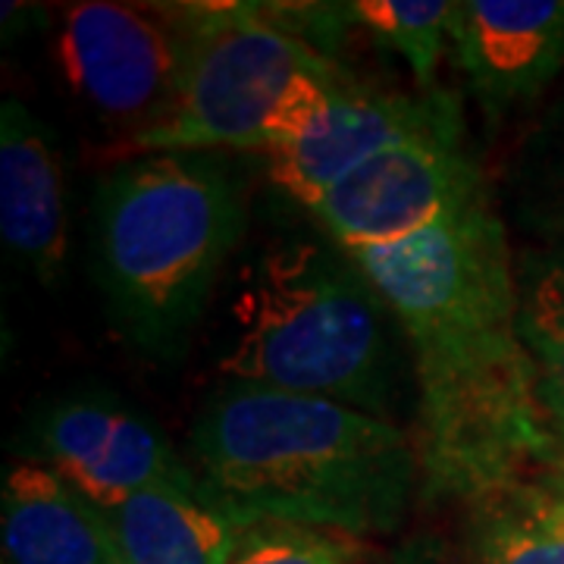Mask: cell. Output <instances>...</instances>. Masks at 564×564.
Returning a JSON list of instances; mask_svg holds the SVG:
<instances>
[{"label": "cell", "mask_w": 564, "mask_h": 564, "mask_svg": "<svg viewBox=\"0 0 564 564\" xmlns=\"http://www.w3.org/2000/svg\"><path fill=\"white\" fill-rule=\"evenodd\" d=\"M248 223L242 182L210 154L126 158L95 192L107 311L144 351L180 348Z\"/></svg>", "instance_id": "3"}, {"label": "cell", "mask_w": 564, "mask_h": 564, "mask_svg": "<svg viewBox=\"0 0 564 564\" xmlns=\"http://www.w3.org/2000/svg\"><path fill=\"white\" fill-rule=\"evenodd\" d=\"M464 139L467 129L458 117L386 148L336 182L311 217L348 254L399 248L458 220L492 202Z\"/></svg>", "instance_id": "6"}, {"label": "cell", "mask_w": 564, "mask_h": 564, "mask_svg": "<svg viewBox=\"0 0 564 564\" xmlns=\"http://www.w3.org/2000/svg\"><path fill=\"white\" fill-rule=\"evenodd\" d=\"M386 314L361 263L329 236L270 245L245 273L220 370L229 383L383 417L395 386Z\"/></svg>", "instance_id": "4"}, {"label": "cell", "mask_w": 564, "mask_h": 564, "mask_svg": "<svg viewBox=\"0 0 564 564\" xmlns=\"http://www.w3.org/2000/svg\"><path fill=\"white\" fill-rule=\"evenodd\" d=\"M180 13L185 61L176 101L158 126L113 144V161L214 151L263 154L267 120L285 88L333 61L273 7L180 3Z\"/></svg>", "instance_id": "5"}, {"label": "cell", "mask_w": 564, "mask_h": 564, "mask_svg": "<svg viewBox=\"0 0 564 564\" xmlns=\"http://www.w3.org/2000/svg\"><path fill=\"white\" fill-rule=\"evenodd\" d=\"M35 458L101 511L148 489H202L192 464L132 408L76 395L51 404L32 433Z\"/></svg>", "instance_id": "8"}, {"label": "cell", "mask_w": 564, "mask_h": 564, "mask_svg": "<svg viewBox=\"0 0 564 564\" xmlns=\"http://www.w3.org/2000/svg\"><path fill=\"white\" fill-rule=\"evenodd\" d=\"M188 448L207 499L242 527L285 521L367 540L402 524L421 486L417 443L399 423L261 386L214 392Z\"/></svg>", "instance_id": "2"}, {"label": "cell", "mask_w": 564, "mask_h": 564, "mask_svg": "<svg viewBox=\"0 0 564 564\" xmlns=\"http://www.w3.org/2000/svg\"><path fill=\"white\" fill-rule=\"evenodd\" d=\"M104 514L122 564H229L242 536L204 489H148Z\"/></svg>", "instance_id": "13"}, {"label": "cell", "mask_w": 564, "mask_h": 564, "mask_svg": "<svg viewBox=\"0 0 564 564\" xmlns=\"http://www.w3.org/2000/svg\"><path fill=\"white\" fill-rule=\"evenodd\" d=\"M348 22L402 54L423 91H436V69L455 41L458 3L452 0H358L345 3Z\"/></svg>", "instance_id": "17"}, {"label": "cell", "mask_w": 564, "mask_h": 564, "mask_svg": "<svg viewBox=\"0 0 564 564\" xmlns=\"http://www.w3.org/2000/svg\"><path fill=\"white\" fill-rule=\"evenodd\" d=\"M474 564H564V492L514 484L470 502Z\"/></svg>", "instance_id": "15"}, {"label": "cell", "mask_w": 564, "mask_h": 564, "mask_svg": "<svg viewBox=\"0 0 564 564\" xmlns=\"http://www.w3.org/2000/svg\"><path fill=\"white\" fill-rule=\"evenodd\" d=\"M351 258L414 351L423 496L470 505L527 484L562 436L518 329V263L496 202Z\"/></svg>", "instance_id": "1"}, {"label": "cell", "mask_w": 564, "mask_h": 564, "mask_svg": "<svg viewBox=\"0 0 564 564\" xmlns=\"http://www.w3.org/2000/svg\"><path fill=\"white\" fill-rule=\"evenodd\" d=\"M380 564H423V562L417 552H399V555H389V558Z\"/></svg>", "instance_id": "19"}, {"label": "cell", "mask_w": 564, "mask_h": 564, "mask_svg": "<svg viewBox=\"0 0 564 564\" xmlns=\"http://www.w3.org/2000/svg\"><path fill=\"white\" fill-rule=\"evenodd\" d=\"M0 236L10 254L41 282L66 263V188L54 141L29 107H0Z\"/></svg>", "instance_id": "11"}, {"label": "cell", "mask_w": 564, "mask_h": 564, "mask_svg": "<svg viewBox=\"0 0 564 564\" xmlns=\"http://www.w3.org/2000/svg\"><path fill=\"white\" fill-rule=\"evenodd\" d=\"M452 54L486 120H505L564 79V0H458Z\"/></svg>", "instance_id": "10"}, {"label": "cell", "mask_w": 564, "mask_h": 564, "mask_svg": "<svg viewBox=\"0 0 564 564\" xmlns=\"http://www.w3.org/2000/svg\"><path fill=\"white\" fill-rule=\"evenodd\" d=\"M54 61L98 120L135 139L170 113L185 61L180 7L88 0L66 7Z\"/></svg>", "instance_id": "7"}, {"label": "cell", "mask_w": 564, "mask_h": 564, "mask_svg": "<svg viewBox=\"0 0 564 564\" xmlns=\"http://www.w3.org/2000/svg\"><path fill=\"white\" fill-rule=\"evenodd\" d=\"M0 530L3 564H122L101 508L32 458L3 474Z\"/></svg>", "instance_id": "12"}, {"label": "cell", "mask_w": 564, "mask_h": 564, "mask_svg": "<svg viewBox=\"0 0 564 564\" xmlns=\"http://www.w3.org/2000/svg\"><path fill=\"white\" fill-rule=\"evenodd\" d=\"M367 543L351 533L285 521H254L242 527L229 564H367Z\"/></svg>", "instance_id": "18"}, {"label": "cell", "mask_w": 564, "mask_h": 564, "mask_svg": "<svg viewBox=\"0 0 564 564\" xmlns=\"http://www.w3.org/2000/svg\"><path fill=\"white\" fill-rule=\"evenodd\" d=\"M505 204L533 251L564 263V79L505 163Z\"/></svg>", "instance_id": "14"}, {"label": "cell", "mask_w": 564, "mask_h": 564, "mask_svg": "<svg viewBox=\"0 0 564 564\" xmlns=\"http://www.w3.org/2000/svg\"><path fill=\"white\" fill-rule=\"evenodd\" d=\"M462 104L448 91L395 95L343 82L329 117L299 144L267 154L270 182L311 214L336 182L399 141L458 120Z\"/></svg>", "instance_id": "9"}, {"label": "cell", "mask_w": 564, "mask_h": 564, "mask_svg": "<svg viewBox=\"0 0 564 564\" xmlns=\"http://www.w3.org/2000/svg\"><path fill=\"white\" fill-rule=\"evenodd\" d=\"M518 329L543 402L564 440V263L527 251L518 263Z\"/></svg>", "instance_id": "16"}]
</instances>
